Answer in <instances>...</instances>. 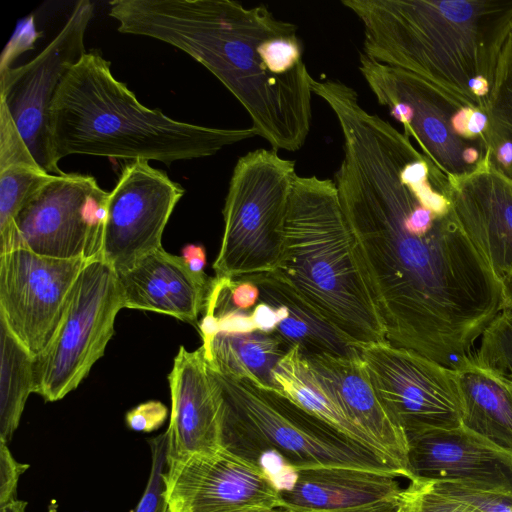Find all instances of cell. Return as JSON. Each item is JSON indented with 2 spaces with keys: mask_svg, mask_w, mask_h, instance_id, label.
<instances>
[{
  "mask_svg": "<svg viewBox=\"0 0 512 512\" xmlns=\"http://www.w3.org/2000/svg\"><path fill=\"white\" fill-rule=\"evenodd\" d=\"M338 197L389 343L456 370L502 309L501 281L461 228L445 176L356 93L331 104Z\"/></svg>",
  "mask_w": 512,
  "mask_h": 512,
  "instance_id": "1",
  "label": "cell"
},
{
  "mask_svg": "<svg viewBox=\"0 0 512 512\" xmlns=\"http://www.w3.org/2000/svg\"><path fill=\"white\" fill-rule=\"evenodd\" d=\"M124 34L170 44L211 72L244 107L255 136L295 152L312 122V81L295 24L232 0H114Z\"/></svg>",
  "mask_w": 512,
  "mask_h": 512,
  "instance_id": "2",
  "label": "cell"
},
{
  "mask_svg": "<svg viewBox=\"0 0 512 512\" xmlns=\"http://www.w3.org/2000/svg\"><path fill=\"white\" fill-rule=\"evenodd\" d=\"M363 54L486 110L512 31V0H343Z\"/></svg>",
  "mask_w": 512,
  "mask_h": 512,
  "instance_id": "3",
  "label": "cell"
},
{
  "mask_svg": "<svg viewBox=\"0 0 512 512\" xmlns=\"http://www.w3.org/2000/svg\"><path fill=\"white\" fill-rule=\"evenodd\" d=\"M254 136L251 128L206 127L147 108L113 76L110 62L98 51L87 52L68 72L49 114L51 156L57 166L74 154L170 165L214 155Z\"/></svg>",
  "mask_w": 512,
  "mask_h": 512,
  "instance_id": "4",
  "label": "cell"
},
{
  "mask_svg": "<svg viewBox=\"0 0 512 512\" xmlns=\"http://www.w3.org/2000/svg\"><path fill=\"white\" fill-rule=\"evenodd\" d=\"M269 273L352 346L387 341L334 181L296 176L281 256Z\"/></svg>",
  "mask_w": 512,
  "mask_h": 512,
  "instance_id": "5",
  "label": "cell"
},
{
  "mask_svg": "<svg viewBox=\"0 0 512 512\" xmlns=\"http://www.w3.org/2000/svg\"><path fill=\"white\" fill-rule=\"evenodd\" d=\"M211 368V367H210ZM212 369V368H211ZM223 402L222 447L257 463L272 453L294 470L346 467L403 473L278 390L213 370Z\"/></svg>",
  "mask_w": 512,
  "mask_h": 512,
  "instance_id": "6",
  "label": "cell"
},
{
  "mask_svg": "<svg viewBox=\"0 0 512 512\" xmlns=\"http://www.w3.org/2000/svg\"><path fill=\"white\" fill-rule=\"evenodd\" d=\"M358 68L377 102L448 180L466 177L489 162L486 110L363 53Z\"/></svg>",
  "mask_w": 512,
  "mask_h": 512,
  "instance_id": "7",
  "label": "cell"
},
{
  "mask_svg": "<svg viewBox=\"0 0 512 512\" xmlns=\"http://www.w3.org/2000/svg\"><path fill=\"white\" fill-rule=\"evenodd\" d=\"M296 176L295 162L273 149H256L237 160L222 210L215 278H245L277 268Z\"/></svg>",
  "mask_w": 512,
  "mask_h": 512,
  "instance_id": "8",
  "label": "cell"
},
{
  "mask_svg": "<svg viewBox=\"0 0 512 512\" xmlns=\"http://www.w3.org/2000/svg\"><path fill=\"white\" fill-rule=\"evenodd\" d=\"M122 308L115 270L102 259L89 261L50 344L34 359L35 393L53 402L75 390L103 356Z\"/></svg>",
  "mask_w": 512,
  "mask_h": 512,
  "instance_id": "9",
  "label": "cell"
},
{
  "mask_svg": "<svg viewBox=\"0 0 512 512\" xmlns=\"http://www.w3.org/2000/svg\"><path fill=\"white\" fill-rule=\"evenodd\" d=\"M108 196L91 175H53L0 237V254L24 249L56 259H101Z\"/></svg>",
  "mask_w": 512,
  "mask_h": 512,
  "instance_id": "10",
  "label": "cell"
},
{
  "mask_svg": "<svg viewBox=\"0 0 512 512\" xmlns=\"http://www.w3.org/2000/svg\"><path fill=\"white\" fill-rule=\"evenodd\" d=\"M386 411L406 434L461 426L456 372L388 341L356 345Z\"/></svg>",
  "mask_w": 512,
  "mask_h": 512,
  "instance_id": "11",
  "label": "cell"
},
{
  "mask_svg": "<svg viewBox=\"0 0 512 512\" xmlns=\"http://www.w3.org/2000/svg\"><path fill=\"white\" fill-rule=\"evenodd\" d=\"M93 14L91 1L76 2L61 30L35 58L0 71V102L38 164L49 174L64 173L51 156L50 107L65 76L87 53L84 38Z\"/></svg>",
  "mask_w": 512,
  "mask_h": 512,
  "instance_id": "12",
  "label": "cell"
},
{
  "mask_svg": "<svg viewBox=\"0 0 512 512\" xmlns=\"http://www.w3.org/2000/svg\"><path fill=\"white\" fill-rule=\"evenodd\" d=\"M88 262L24 249L0 254V321L34 358L50 344Z\"/></svg>",
  "mask_w": 512,
  "mask_h": 512,
  "instance_id": "13",
  "label": "cell"
},
{
  "mask_svg": "<svg viewBox=\"0 0 512 512\" xmlns=\"http://www.w3.org/2000/svg\"><path fill=\"white\" fill-rule=\"evenodd\" d=\"M185 189L149 161L127 163L109 192L101 259L116 273L162 248V235Z\"/></svg>",
  "mask_w": 512,
  "mask_h": 512,
  "instance_id": "14",
  "label": "cell"
},
{
  "mask_svg": "<svg viewBox=\"0 0 512 512\" xmlns=\"http://www.w3.org/2000/svg\"><path fill=\"white\" fill-rule=\"evenodd\" d=\"M168 512H276L280 490L256 462L220 448L168 461Z\"/></svg>",
  "mask_w": 512,
  "mask_h": 512,
  "instance_id": "15",
  "label": "cell"
},
{
  "mask_svg": "<svg viewBox=\"0 0 512 512\" xmlns=\"http://www.w3.org/2000/svg\"><path fill=\"white\" fill-rule=\"evenodd\" d=\"M407 441L411 480L457 482L512 494V454L462 425L409 435Z\"/></svg>",
  "mask_w": 512,
  "mask_h": 512,
  "instance_id": "16",
  "label": "cell"
},
{
  "mask_svg": "<svg viewBox=\"0 0 512 512\" xmlns=\"http://www.w3.org/2000/svg\"><path fill=\"white\" fill-rule=\"evenodd\" d=\"M168 380L171 393L168 461L222 448V395L203 346L195 351L181 346Z\"/></svg>",
  "mask_w": 512,
  "mask_h": 512,
  "instance_id": "17",
  "label": "cell"
},
{
  "mask_svg": "<svg viewBox=\"0 0 512 512\" xmlns=\"http://www.w3.org/2000/svg\"><path fill=\"white\" fill-rule=\"evenodd\" d=\"M450 200L464 233L496 277L512 273V182L488 162L449 180Z\"/></svg>",
  "mask_w": 512,
  "mask_h": 512,
  "instance_id": "18",
  "label": "cell"
},
{
  "mask_svg": "<svg viewBox=\"0 0 512 512\" xmlns=\"http://www.w3.org/2000/svg\"><path fill=\"white\" fill-rule=\"evenodd\" d=\"M123 308L152 311L197 323L214 279L194 270L184 257L160 248L131 269L116 273Z\"/></svg>",
  "mask_w": 512,
  "mask_h": 512,
  "instance_id": "19",
  "label": "cell"
},
{
  "mask_svg": "<svg viewBox=\"0 0 512 512\" xmlns=\"http://www.w3.org/2000/svg\"><path fill=\"white\" fill-rule=\"evenodd\" d=\"M305 358L346 415L380 446L410 481L406 434L386 411L360 353Z\"/></svg>",
  "mask_w": 512,
  "mask_h": 512,
  "instance_id": "20",
  "label": "cell"
},
{
  "mask_svg": "<svg viewBox=\"0 0 512 512\" xmlns=\"http://www.w3.org/2000/svg\"><path fill=\"white\" fill-rule=\"evenodd\" d=\"M399 475L346 467L296 470L293 484L280 491L285 512H357L399 503Z\"/></svg>",
  "mask_w": 512,
  "mask_h": 512,
  "instance_id": "21",
  "label": "cell"
},
{
  "mask_svg": "<svg viewBox=\"0 0 512 512\" xmlns=\"http://www.w3.org/2000/svg\"><path fill=\"white\" fill-rule=\"evenodd\" d=\"M257 285L260 302L273 306L278 323L273 333L290 349L296 346L304 357L329 354L351 356L359 351L319 316L304 300L272 273L245 278Z\"/></svg>",
  "mask_w": 512,
  "mask_h": 512,
  "instance_id": "22",
  "label": "cell"
},
{
  "mask_svg": "<svg viewBox=\"0 0 512 512\" xmlns=\"http://www.w3.org/2000/svg\"><path fill=\"white\" fill-rule=\"evenodd\" d=\"M455 372L461 425L512 454V382L479 367L472 358Z\"/></svg>",
  "mask_w": 512,
  "mask_h": 512,
  "instance_id": "23",
  "label": "cell"
},
{
  "mask_svg": "<svg viewBox=\"0 0 512 512\" xmlns=\"http://www.w3.org/2000/svg\"><path fill=\"white\" fill-rule=\"evenodd\" d=\"M273 381L275 389L295 404L353 441L369 448L407 478L405 472L387 457L380 446L346 415L296 346L290 348L274 368Z\"/></svg>",
  "mask_w": 512,
  "mask_h": 512,
  "instance_id": "24",
  "label": "cell"
},
{
  "mask_svg": "<svg viewBox=\"0 0 512 512\" xmlns=\"http://www.w3.org/2000/svg\"><path fill=\"white\" fill-rule=\"evenodd\" d=\"M202 338L206 360L213 370L275 389L273 370L289 350L275 333L216 330Z\"/></svg>",
  "mask_w": 512,
  "mask_h": 512,
  "instance_id": "25",
  "label": "cell"
},
{
  "mask_svg": "<svg viewBox=\"0 0 512 512\" xmlns=\"http://www.w3.org/2000/svg\"><path fill=\"white\" fill-rule=\"evenodd\" d=\"M0 439L16 431L28 396L35 392L34 357L0 321Z\"/></svg>",
  "mask_w": 512,
  "mask_h": 512,
  "instance_id": "26",
  "label": "cell"
},
{
  "mask_svg": "<svg viewBox=\"0 0 512 512\" xmlns=\"http://www.w3.org/2000/svg\"><path fill=\"white\" fill-rule=\"evenodd\" d=\"M486 111L489 162L512 182V31L498 61Z\"/></svg>",
  "mask_w": 512,
  "mask_h": 512,
  "instance_id": "27",
  "label": "cell"
},
{
  "mask_svg": "<svg viewBox=\"0 0 512 512\" xmlns=\"http://www.w3.org/2000/svg\"><path fill=\"white\" fill-rule=\"evenodd\" d=\"M472 360L512 382V309L502 308L485 327Z\"/></svg>",
  "mask_w": 512,
  "mask_h": 512,
  "instance_id": "28",
  "label": "cell"
},
{
  "mask_svg": "<svg viewBox=\"0 0 512 512\" xmlns=\"http://www.w3.org/2000/svg\"><path fill=\"white\" fill-rule=\"evenodd\" d=\"M400 500L409 512H484L466 500L444 493L431 482L420 479L409 481Z\"/></svg>",
  "mask_w": 512,
  "mask_h": 512,
  "instance_id": "29",
  "label": "cell"
},
{
  "mask_svg": "<svg viewBox=\"0 0 512 512\" xmlns=\"http://www.w3.org/2000/svg\"><path fill=\"white\" fill-rule=\"evenodd\" d=\"M151 470L145 491L133 512H168L165 472L168 464L167 430L148 440Z\"/></svg>",
  "mask_w": 512,
  "mask_h": 512,
  "instance_id": "30",
  "label": "cell"
},
{
  "mask_svg": "<svg viewBox=\"0 0 512 512\" xmlns=\"http://www.w3.org/2000/svg\"><path fill=\"white\" fill-rule=\"evenodd\" d=\"M446 490L450 495L466 500L484 512H512L511 493L456 482L448 483Z\"/></svg>",
  "mask_w": 512,
  "mask_h": 512,
  "instance_id": "31",
  "label": "cell"
},
{
  "mask_svg": "<svg viewBox=\"0 0 512 512\" xmlns=\"http://www.w3.org/2000/svg\"><path fill=\"white\" fill-rule=\"evenodd\" d=\"M28 468V464L13 457L8 443L0 439V506L17 499L19 478Z\"/></svg>",
  "mask_w": 512,
  "mask_h": 512,
  "instance_id": "32",
  "label": "cell"
},
{
  "mask_svg": "<svg viewBox=\"0 0 512 512\" xmlns=\"http://www.w3.org/2000/svg\"><path fill=\"white\" fill-rule=\"evenodd\" d=\"M167 416L168 410L163 403L148 401L130 410L125 421L129 429L149 433L160 428Z\"/></svg>",
  "mask_w": 512,
  "mask_h": 512,
  "instance_id": "33",
  "label": "cell"
},
{
  "mask_svg": "<svg viewBox=\"0 0 512 512\" xmlns=\"http://www.w3.org/2000/svg\"><path fill=\"white\" fill-rule=\"evenodd\" d=\"M251 317L257 330L268 333H273L278 323L275 308L264 302H260L253 308Z\"/></svg>",
  "mask_w": 512,
  "mask_h": 512,
  "instance_id": "34",
  "label": "cell"
},
{
  "mask_svg": "<svg viewBox=\"0 0 512 512\" xmlns=\"http://www.w3.org/2000/svg\"><path fill=\"white\" fill-rule=\"evenodd\" d=\"M502 308L512 309V273L501 281Z\"/></svg>",
  "mask_w": 512,
  "mask_h": 512,
  "instance_id": "35",
  "label": "cell"
},
{
  "mask_svg": "<svg viewBox=\"0 0 512 512\" xmlns=\"http://www.w3.org/2000/svg\"><path fill=\"white\" fill-rule=\"evenodd\" d=\"M27 502L16 499L0 506V512H25Z\"/></svg>",
  "mask_w": 512,
  "mask_h": 512,
  "instance_id": "36",
  "label": "cell"
},
{
  "mask_svg": "<svg viewBox=\"0 0 512 512\" xmlns=\"http://www.w3.org/2000/svg\"><path fill=\"white\" fill-rule=\"evenodd\" d=\"M399 503L380 504L357 512H395Z\"/></svg>",
  "mask_w": 512,
  "mask_h": 512,
  "instance_id": "37",
  "label": "cell"
},
{
  "mask_svg": "<svg viewBox=\"0 0 512 512\" xmlns=\"http://www.w3.org/2000/svg\"><path fill=\"white\" fill-rule=\"evenodd\" d=\"M395 512H409V511H408L407 507L400 500V503H399L397 509L395 510Z\"/></svg>",
  "mask_w": 512,
  "mask_h": 512,
  "instance_id": "38",
  "label": "cell"
},
{
  "mask_svg": "<svg viewBox=\"0 0 512 512\" xmlns=\"http://www.w3.org/2000/svg\"><path fill=\"white\" fill-rule=\"evenodd\" d=\"M276 512H285V511H284L283 509H281V510H278V511H276Z\"/></svg>",
  "mask_w": 512,
  "mask_h": 512,
  "instance_id": "39",
  "label": "cell"
}]
</instances>
